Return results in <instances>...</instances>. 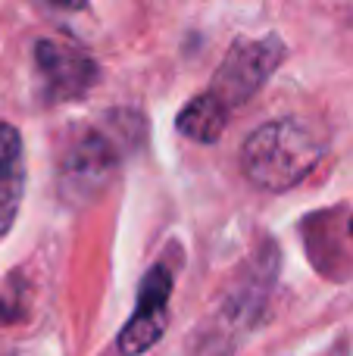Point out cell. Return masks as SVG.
Here are the masks:
<instances>
[{"mask_svg":"<svg viewBox=\"0 0 353 356\" xmlns=\"http://www.w3.org/2000/svg\"><path fill=\"white\" fill-rule=\"evenodd\" d=\"M144 144V119L131 110H110L88 125L60 160L56 191L69 207L94 203L119 175L129 154Z\"/></svg>","mask_w":353,"mask_h":356,"instance_id":"1","label":"cell"},{"mask_svg":"<svg viewBox=\"0 0 353 356\" xmlns=\"http://www.w3.org/2000/svg\"><path fill=\"white\" fill-rule=\"evenodd\" d=\"M329 135L304 116H281L260 125L241 147V172L254 188L285 194L322 163Z\"/></svg>","mask_w":353,"mask_h":356,"instance_id":"2","label":"cell"},{"mask_svg":"<svg viewBox=\"0 0 353 356\" xmlns=\"http://www.w3.org/2000/svg\"><path fill=\"white\" fill-rule=\"evenodd\" d=\"M275 278V257L260 266V259L250 263V272H241L229 294L222 297L219 309L206 328H200V344L191 347V356H225L235 350V344L260 322V313L266 307L269 284Z\"/></svg>","mask_w":353,"mask_h":356,"instance_id":"3","label":"cell"},{"mask_svg":"<svg viewBox=\"0 0 353 356\" xmlns=\"http://www.w3.org/2000/svg\"><path fill=\"white\" fill-rule=\"evenodd\" d=\"M281 60H285V41L279 35L238 38L216 66L206 94L231 116L266 85L269 75L281 66Z\"/></svg>","mask_w":353,"mask_h":356,"instance_id":"4","label":"cell"},{"mask_svg":"<svg viewBox=\"0 0 353 356\" xmlns=\"http://www.w3.org/2000/svg\"><path fill=\"white\" fill-rule=\"evenodd\" d=\"M35 69L41 79V91L50 104L79 100L100 81L97 60L66 38H38Z\"/></svg>","mask_w":353,"mask_h":356,"instance_id":"5","label":"cell"},{"mask_svg":"<svg viewBox=\"0 0 353 356\" xmlns=\"http://www.w3.org/2000/svg\"><path fill=\"white\" fill-rule=\"evenodd\" d=\"M169 297H172V272L166 266H154L144 275L138 288V303L131 319L122 325L116 338V347L122 356H141L147 353L156 341L166 334L169 325Z\"/></svg>","mask_w":353,"mask_h":356,"instance_id":"6","label":"cell"},{"mask_svg":"<svg viewBox=\"0 0 353 356\" xmlns=\"http://www.w3.org/2000/svg\"><path fill=\"white\" fill-rule=\"evenodd\" d=\"M25 197V147L16 125L0 122V238L13 228Z\"/></svg>","mask_w":353,"mask_h":356,"instance_id":"7","label":"cell"},{"mask_svg":"<svg viewBox=\"0 0 353 356\" xmlns=\"http://www.w3.org/2000/svg\"><path fill=\"white\" fill-rule=\"evenodd\" d=\"M225 125H229V113L210 97V94H197L185 104V110L175 116V129L181 138L194 144H216L222 138Z\"/></svg>","mask_w":353,"mask_h":356,"instance_id":"8","label":"cell"},{"mask_svg":"<svg viewBox=\"0 0 353 356\" xmlns=\"http://www.w3.org/2000/svg\"><path fill=\"white\" fill-rule=\"evenodd\" d=\"M10 356H28V350H16V353H10Z\"/></svg>","mask_w":353,"mask_h":356,"instance_id":"9","label":"cell"},{"mask_svg":"<svg viewBox=\"0 0 353 356\" xmlns=\"http://www.w3.org/2000/svg\"><path fill=\"white\" fill-rule=\"evenodd\" d=\"M347 228H350V238H353V216H350V225Z\"/></svg>","mask_w":353,"mask_h":356,"instance_id":"10","label":"cell"}]
</instances>
